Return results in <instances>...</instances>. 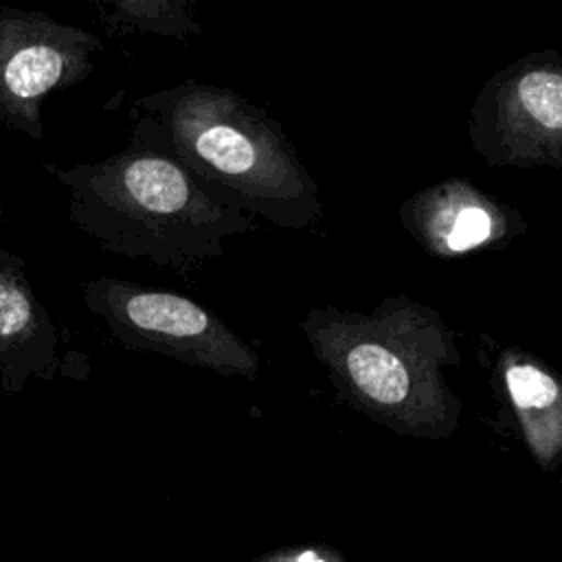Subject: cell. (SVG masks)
<instances>
[{
	"mask_svg": "<svg viewBox=\"0 0 562 562\" xmlns=\"http://www.w3.org/2000/svg\"><path fill=\"white\" fill-rule=\"evenodd\" d=\"M42 167L64 187L72 226L116 257L184 272L248 228L239 211L213 200L178 160L145 147Z\"/></svg>",
	"mask_w": 562,
	"mask_h": 562,
	"instance_id": "cell-1",
	"label": "cell"
},
{
	"mask_svg": "<svg viewBox=\"0 0 562 562\" xmlns=\"http://www.w3.org/2000/svg\"><path fill=\"white\" fill-rule=\"evenodd\" d=\"M130 145L178 160L220 204L274 213L303 193L296 167L261 116L231 90L182 81L132 99Z\"/></svg>",
	"mask_w": 562,
	"mask_h": 562,
	"instance_id": "cell-2",
	"label": "cell"
},
{
	"mask_svg": "<svg viewBox=\"0 0 562 562\" xmlns=\"http://www.w3.org/2000/svg\"><path fill=\"white\" fill-rule=\"evenodd\" d=\"M81 301L123 349L158 353L222 375L257 373V356L193 299L127 279L94 277L83 281Z\"/></svg>",
	"mask_w": 562,
	"mask_h": 562,
	"instance_id": "cell-3",
	"label": "cell"
},
{
	"mask_svg": "<svg viewBox=\"0 0 562 562\" xmlns=\"http://www.w3.org/2000/svg\"><path fill=\"white\" fill-rule=\"evenodd\" d=\"M318 338L329 367L369 411L413 424L448 413L435 358L404 323H334Z\"/></svg>",
	"mask_w": 562,
	"mask_h": 562,
	"instance_id": "cell-4",
	"label": "cell"
},
{
	"mask_svg": "<svg viewBox=\"0 0 562 562\" xmlns=\"http://www.w3.org/2000/svg\"><path fill=\"white\" fill-rule=\"evenodd\" d=\"M101 50V37L81 26L0 7V127L44 140V99L88 79Z\"/></svg>",
	"mask_w": 562,
	"mask_h": 562,
	"instance_id": "cell-5",
	"label": "cell"
},
{
	"mask_svg": "<svg viewBox=\"0 0 562 562\" xmlns=\"http://www.w3.org/2000/svg\"><path fill=\"white\" fill-rule=\"evenodd\" d=\"M66 336L35 294L24 261H0V395H18L31 380H83L90 362L64 347Z\"/></svg>",
	"mask_w": 562,
	"mask_h": 562,
	"instance_id": "cell-6",
	"label": "cell"
},
{
	"mask_svg": "<svg viewBox=\"0 0 562 562\" xmlns=\"http://www.w3.org/2000/svg\"><path fill=\"white\" fill-rule=\"evenodd\" d=\"M503 123L527 149L562 145V70L531 68L516 77L503 99Z\"/></svg>",
	"mask_w": 562,
	"mask_h": 562,
	"instance_id": "cell-7",
	"label": "cell"
},
{
	"mask_svg": "<svg viewBox=\"0 0 562 562\" xmlns=\"http://www.w3.org/2000/svg\"><path fill=\"white\" fill-rule=\"evenodd\" d=\"M505 384L533 452L547 461L562 446V386L529 362L505 369Z\"/></svg>",
	"mask_w": 562,
	"mask_h": 562,
	"instance_id": "cell-8",
	"label": "cell"
},
{
	"mask_svg": "<svg viewBox=\"0 0 562 562\" xmlns=\"http://www.w3.org/2000/svg\"><path fill=\"white\" fill-rule=\"evenodd\" d=\"M97 24L110 35L189 40L202 29L189 0H97Z\"/></svg>",
	"mask_w": 562,
	"mask_h": 562,
	"instance_id": "cell-9",
	"label": "cell"
},
{
	"mask_svg": "<svg viewBox=\"0 0 562 562\" xmlns=\"http://www.w3.org/2000/svg\"><path fill=\"white\" fill-rule=\"evenodd\" d=\"M494 233V217L472 195H454L443 202L432 222V235L450 252L470 250L487 241Z\"/></svg>",
	"mask_w": 562,
	"mask_h": 562,
	"instance_id": "cell-10",
	"label": "cell"
},
{
	"mask_svg": "<svg viewBox=\"0 0 562 562\" xmlns=\"http://www.w3.org/2000/svg\"><path fill=\"white\" fill-rule=\"evenodd\" d=\"M2 224H4V206H2V202H0V261L11 255L7 248H2Z\"/></svg>",
	"mask_w": 562,
	"mask_h": 562,
	"instance_id": "cell-11",
	"label": "cell"
},
{
	"mask_svg": "<svg viewBox=\"0 0 562 562\" xmlns=\"http://www.w3.org/2000/svg\"><path fill=\"white\" fill-rule=\"evenodd\" d=\"M296 562H325V560H321L316 553H312V551H307V553H301L299 555V560Z\"/></svg>",
	"mask_w": 562,
	"mask_h": 562,
	"instance_id": "cell-12",
	"label": "cell"
}]
</instances>
